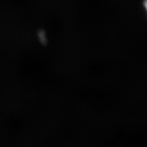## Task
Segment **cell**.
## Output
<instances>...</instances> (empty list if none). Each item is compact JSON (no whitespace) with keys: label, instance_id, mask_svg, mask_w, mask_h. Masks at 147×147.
Segmentation results:
<instances>
[{"label":"cell","instance_id":"cell-1","mask_svg":"<svg viewBox=\"0 0 147 147\" xmlns=\"http://www.w3.org/2000/svg\"><path fill=\"white\" fill-rule=\"evenodd\" d=\"M143 4H144V7H145V10L146 11V13H147V0H144Z\"/></svg>","mask_w":147,"mask_h":147}]
</instances>
